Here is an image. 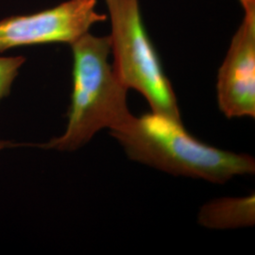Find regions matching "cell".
<instances>
[{
  "label": "cell",
  "mask_w": 255,
  "mask_h": 255,
  "mask_svg": "<svg viewBox=\"0 0 255 255\" xmlns=\"http://www.w3.org/2000/svg\"><path fill=\"white\" fill-rule=\"evenodd\" d=\"M243 19L219 68V109L228 118L255 117V0H239Z\"/></svg>",
  "instance_id": "5b68a950"
},
{
  "label": "cell",
  "mask_w": 255,
  "mask_h": 255,
  "mask_svg": "<svg viewBox=\"0 0 255 255\" xmlns=\"http://www.w3.org/2000/svg\"><path fill=\"white\" fill-rule=\"evenodd\" d=\"M25 61L26 59L22 56L0 57V101L9 95L19 68Z\"/></svg>",
  "instance_id": "52a82bcc"
},
{
  "label": "cell",
  "mask_w": 255,
  "mask_h": 255,
  "mask_svg": "<svg viewBox=\"0 0 255 255\" xmlns=\"http://www.w3.org/2000/svg\"><path fill=\"white\" fill-rule=\"evenodd\" d=\"M73 90L64 134L44 148L73 151L84 146L103 128L117 130L132 117L128 109V89L119 82L109 63V36L89 32L71 44Z\"/></svg>",
  "instance_id": "7a4b0ae2"
},
{
  "label": "cell",
  "mask_w": 255,
  "mask_h": 255,
  "mask_svg": "<svg viewBox=\"0 0 255 255\" xmlns=\"http://www.w3.org/2000/svg\"><path fill=\"white\" fill-rule=\"evenodd\" d=\"M97 0H67L32 14L13 15L0 21V53L18 46L48 43L72 44L92 26L104 22Z\"/></svg>",
  "instance_id": "277c9868"
},
{
  "label": "cell",
  "mask_w": 255,
  "mask_h": 255,
  "mask_svg": "<svg viewBox=\"0 0 255 255\" xmlns=\"http://www.w3.org/2000/svg\"><path fill=\"white\" fill-rule=\"evenodd\" d=\"M9 142H4V141H0V149H2L3 147H6L9 145Z\"/></svg>",
  "instance_id": "ba28073f"
},
{
  "label": "cell",
  "mask_w": 255,
  "mask_h": 255,
  "mask_svg": "<svg viewBox=\"0 0 255 255\" xmlns=\"http://www.w3.org/2000/svg\"><path fill=\"white\" fill-rule=\"evenodd\" d=\"M128 156L176 176L224 183L238 175L255 174V159L204 144L192 136L182 121L156 113L131 117L112 130Z\"/></svg>",
  "instance_id": "6da1fadb"
},
{
  "label": "cell",
  "mask_w": 255,
  "mask_h": 255,
  "mask_svg": "<svg viewBox=\"0 0 255 255\" xmlns=\"http://www.w3.org/2000/svg\"><path fill=\"white\" fill-rule=\"evenodd\" d=\"M255 194L244 198H222L201 207L199 222L206 228L226 230L255 224Z\"/></svg>",
  "instance_id": "8992f818"
},
{
  "label": "cell",
  "mask_w": 255,
  "mask_h": 255,
  "mask_svg": "<svg viewBox=\"0 0 255 255\" xmlns=\"http://www.w3.org/2000/svg\"><path fill=\"white\" fill-rule=\"evenodd\" d=\"M111 21L113 69L128 90L139 92L152 112L182 121L172 84L146 32L139 0H105Z\"/></svg>",
  "instance_id": "3957f363"
}]
</instances>
